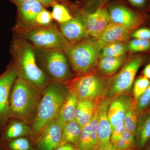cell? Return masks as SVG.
I'll use <instances>...</instances> for the list:
<instances>
[{
	"mask_svg": "<svg viewBox=\"0 0 150 150\" xmlns=\"http://www.w3.org/2000/svg\"><path fill=\"white\" fill-rule=\"evenodd\" d=\"M129 50L128 45L123 42L107 44L102 47L100 51V59L104 57H120L126 55Z\"/></svg>",
	"mask_w": 150,
	"mask_h": 150,
	"instance_id": "cell-25",
	"label": "cell"
},
{
	"mask_svg": "<svg viewBox=\"0 0 150 150\" xmlns=\"http://www.w3.org/2000/svg\"><path fill=\"white\" fill-rule=\"evenodd\" d=\"M81 130L79 124L74 119L66 123L63 127L62 138L59 146L71 143L76 146L79 139Z\"/></svg>",
	"mask_w": 150,
	"mask_h": 150,
	"instance_id": "cell-24",
	"label": "cell"
},
{
	"mask_svg": "<svg viewBox=\"0 0 150 150\" xmlns=\"http://www.w3.org/2000/svg\"><path fill=\"white\" fill-rule=\"evenodd\" d=\"M52 19L51 13L43 8L38 14L35 23L36 25L46 26L52 23Z\"/></svg>",
	"mask_w": 150,
	"mask_h": 150,
	"instance_id": "cell-34",
	"label": "cell"
},
{
	"mask_svg": "<svg viewBox=\"0 0 150 150\" xmlns=\"http://www.w3.org/2000/svg\"><path fill=\"white\" fill-rule=\"evenodd\" d=\"M125 131L126 129L123 122L116 125L113 128L112 130L110 138V142L112 144H115V142L120 139Z\"/></svg>",
	"mask_w": 150,
	"mask_h": 150,
	"instance_id": "cell-35",
	"label": "cell"
},
{
	"mask_svg": "<svg viewBox=\"0 0 150 150\" xmlns=\"http://www.w3.org/2000/svg\"><path fill=\"white\" fill-rule=\"evenodd\" d=\"M98 102L91 100H78L75 110L74 120L82 129L91 120Z\"/></svg>",
	"mask_w": 150,
	"mask_h": 150,
	"instance_id": "cell-21",
	"label": "cell"
},
{
	"mask_svg": "<svg viewBox=\"0 0 150 150\" xmlns=\"http://www.w3.org/2000/svg\"><path fill=\"white\" fill-rule=\"evenodd\" d=\"M133 32L131 30L110 21L100 35L94 38L103 47L107 44L115 42L124 43L129 40Z\"/></svg>",
	"mask_w": 150,
	"mask_h": 150,
	"instance_id": "cell-19",
	"label": "cell"
},
{
	"mask_svg": "<svg viewBox=\"0 0 150 150\" xmlns=\"http://www.w3.org/2000/svg\"><path fill=\"white\" fill-rule=\"evenodd\" d=\"M112 145L119 150H134L137 148L135 135L126 130L120 139Z\"/></svg>",
	"mask_w": 150,
	"mask_h": 150,
	"instance_id": "cell-29",
	"label": "cell"
},
{
	"mask_svg": "<svg viewBox=\"0 0 150 150\" xmlns=\"http://www.w3.org/2000/svg\"><path fill=\"white\" fill-rule=\"evenodd\" d=\"M98 116V109L97 105L91 120L82 129L79 142L75 146V150L98 149V142L96 129Z\"/></svg>",
	"mask_w": 150,
	"mask_h": 150,
	"instance_id": "cell-18",
	"label": "cell"
},
{
	"mask_svg": "<svg viewBox=\"0 0 150 150\" xmlns=\"http://www.w3.org/2000/svg\"><path fill=\"white\" fill-rule=\"evenodd\" d=\"M126 55L120 57H104L99 59L97 66L98 74L104 76H110L124 65Z\"/></svg>",
	"mask_w": 150,
	"mask_h": 150,
	"instance_id": "cell-22",
	"label": "cell"
},
{
	"mask_svg": "<svg viewBox=\"0 0 150 150\" xmlns=\"http://www.w3.org/2000/svg\"><path fill=\"white\" fill-rule=\"evenodd\" d=\"M102 47L95 38H86L70 43L64 52L73 71L77 75L82 74L96 69Z\"/></svg>",
	"mask_w": 150,
	"mask_h": 150,
	"instance_id": "cell-4",
	"label": "cell"
},
{
	"mask_svg": "<svg viewBox=\"0 0 150 150\" xmlns=\"http://www.w3.org/2000/svg\"><path fill=\"white\" fill-rule=\"evenodd\" d=\"M112 78L92 72L77 75L65 83L69 91L75 93L79 100L99 101L108 94Z\"/></svg>",
	"mask_w": 150,
	"mask_h": 150,
	"instance_id": "cell-5",
	"label": "cell"
},
{
	"mask_svg": "<svg viewBox=\"0 0 150 150\" xmlns=\"http://www.w3.org/2000/svg\"><path fill=\"white\" fill-rule=\"evenodd\" d=\"M135 137L137 148L143 149L150 139V110L142 112L139 116Z\"/></svg>",
	"mask_w": 150,
	"mask_h": 150,
	"instance_id": "cell-20",
	"label": "cell"
},
{
	"mask_svg": "<svg viewBox=\"0 0 150 150\" xmlns=\"http://www.w3.org/2000/svg\"><path fill=\"white\" fill-rule=\"evenodd\" d=\"M69 94V89L63 83L51 81L44 88L36 115L31 125L33 137H36L56 118Z\"/></svg>",
	"mask_w": 150,
	"mask_h": 150,
	"instance_id": "cell-3",
	"label": "cell"
},
{
	"mask_svg": "<svg viewBox=\"0 0 150 150\" xmlns=\"http://www.w3.org/2000/svg\"><path fill=\"white\" fill-rule=\"evenodd\" d=\"M143 74L144 76L150 79V64H148L145 67Z\"/></svg>",
	"mask_w": 150,
	"mask_h": 150,
	"instance_id": "cell-40",
	"label": "cell"
},
{
	"mask_svg": "<svg viewBox=\"0 0 150 150\" xmlns=\"http://www.w3.org/2000/svg\"><path fill=\"white\" fill-rule=\"evenodd\" d=\"M0 150H3L2 149H1V148H0Z\"/></svg>",
	"mask_w": 150,
	"mask_h": 150,
	"instance_id": "cell-44",
	"label": "cell"
},
{
	"mask_svg": "<svg viewBox=\"0 0 150 150\" xmlns=\"http://www.w3.org/2000/svg\"><path fill=\"white\" fill-rule=\"evenodd\" d=\"M139 115L136 107V102L135 101L126 113L123 122L126 131L131 132L134 135Z\"/></svg>",
	"mask_w": 150,
	"mask_h": 150,
	"instance_id": "cell-28",
	"label": "cell"
},
{
	"mask_svg": "<svg viewBox=\"0 0 150 150\" xmlns=\"http://www.w3.org/2000/svg\"><path fill=\"white\" fill-rule=\"evenodd\" d=\"M110 21L134 31L146 21L144 13L129 8L117 3H110L107 6Z\"/></svg>",
	"mask_w": 150,
	"mask_h": 150,
	"instance_id": "cell-9",
	"label": "cell"
},
{
	"mask_svg": "<svg viewBox=\"0 0 150 150\" xmlns=\"http://www.w3.org/2000/svg\"><path fill=\"white\" fill-rule=\"evenodd\" d=\"M10 1L14 4L17 6H18L21 5L22 4L28 0H10Z\"/></svg>",
	"mask_w": 150,
	"mask_h": 150,
	"instance_id": "cell-42",
	"label": "cell"
},
{
	"mask_svg": "<svg viewBox=\"0 0 150 150\" xmlns=\"http://www.w3.org/2000/svg\"><path fill=\"white\" fill-rule=\"evenodd\" d=\"M54 150H75V145L71 143H67L60 145Z\"/></svg>",
	"mask_w": 150,
	"mask_h": 150,
	"instance_id": "cell-39",
	"label": "cell"
},
{
	"mask_svg": "<svg viewBox=\"0 0 150 150\" xmlns=\"http://www.w3.org/2000/svg\"><path fill=\"white\" fill-rule=\"evenodd\" d=\"M0 148L3 150H32L31 142L26 137H20L11 140L2 145Z\"/></svg>",
	"mask_w": 150,
	"mask_h": 150,
	"instance_id": "cell-26",
	"label": "cell"
},
{
	"mask_svg": "<svg viewBox=\"0 0 150 150\" xmlns=\"http://www.w3.org/2000/svg\"><path fill=\"white\" fill-rule=\"evenodd\" d=\"M150 83L149 79L144 76L138 78L135 81L133 88V93L135 102H137L142 96L149 85Z\"/></svg>",
	"mask_w": 150,
	"mask_h": 150,
	"instance_id": "cell-30",
	"label": "cell"
},
{
	"mask_svg": "<svg viewBox=\"0 0 150 150\" xmlns=\"http://www.w3.org/2000/svg\"><path fill=\"white\" fill-rule=\"evenodd\" d=\"M97 150H119L114 147V146L112 144V143L110 144L101 147L99 148Z\"/></svg>",
	"mask_w": 150,
	"mask_h": 150,
	"instance_id": "cell-41",
	"label": "cell"
},
{
	"mask_svg": "<svg viewBox=\"0 0 150 150\" xmlns=\"http://www.w3.org/2000/svg\"><path fill=\"white\" fill-rule=\"evenodd\" d=\"M146 60L145 55L139 54L124 65L119 72L112 77L108 89L109 97L128 94L131 91L137 73Z\"/></svg>",
	"mask_w": 150,
	"mask_h": 150,
	"instance_id": "cell-8",
	"label": "cell"
},
{
	"mask_svg": "<svg viewBox=\"0 0 150 150\" xmlns=\"http://www.w3.org/2000/svg\"><path fill=\"white\" fill-rule=\"evenodd\" d=\"M111 99V98L109 97H105L98 103V116L96 133L98 149L111 144L110 138L112 129L108 117V109Z\"/></svg>",
	"mask_w": 150,
	"mask_h": 150,
	"instance_id": "cell-13",
	"label": "cell"
},
{
	"mask_svg": "<svg viewBox=\"0 0 150 150\" xmlns=\"http://www.w3.org/2000/svg\"><path fill=\"white\" fill-rule=\"evenodd\" d=\"M35 54L38 64L51 81L65 83L71 79L69 64L64 51L35 48Z\"/></svg>",
	"mask_w": 150,
	"mask_h": 150,
	"instance_id": "cell-7",
	"label": "cell"
},
{
	"mask_svg": "<svg viewBox=\"0 0 150 150\" xmlns=\"http://www.w3.org/2000/svg\"><path fill=\"white\" fill-rule=\"evenodd\" d=\"M43 88L17 77L12 86L9 97L10 118L20 119L31 126Z\"/></svg>",
	"mask_w": 150,
	"mask_h": 150,
	"instance_id": "cell-1",
	"label": "cell"
},
{
	"mask_svg": "<svg viewBox=\"0 0 150 150\" xmlns=\"http://www.w3.org/2000/svg\"><path fill=\"white\" fill-rule=\"evenodd\" d=\"M64 125L55 118L35 137L36 150H54L60 144Z\"/></svg>",
	"mask_w": 150,
	"mask_h": 150,
	"instance_id": "cell-11",
	"label": "cell"
},
{
	"mask_svg": "<svg viewBox=\"0 0 150 150\" xmlns=\"http://www.w3.org/2000/svg\"><path fill=\"white\" fill-rule=\"evenodd\" d=\"M128 46L132 52H146L150 51V40L134 38L129 42Z\"/></svg>",
	"mask_w": 150,
	"mask_h": 150,
	"instance_id": "cell-31",
	"label": "cell"
},
{
	"mask_svg": "<svg viewBox=\"0 0 150 150\" xmlns=\"http://www.w3.org/2000/svg\"><path fill=\"white\" fill-rule=\"evenodd\" d=\"M78 100L75 93L69 91V95L56 116L58 120L63 125L74 119L75 110Z\"/></svg>",
	"mask_w": 150,
	"mask_h": 150,
	"instance_id": "cell-23",
	"label": "cell"
},
{
	"mask_svg": "<svg viewBox=\"0 0 150 150\" xmlns=\"http://www.w3.org/2000/svg\"><path fill=\"white\" fill-rule=\"evenodd\" d=\"M18 77L13 64L0 75V131L10 118L9 97L13 85Z\"/></svg>",
	"mask_w": 150,
	"mask_h": 150,
	"instance_id": "cell-10",
	"label": "cell"
},
{
	"mask_svg": "<svg viewBox=\"0 0 150 150\" xmlns=\"http://www.w3.org/2000/svg\"><path fill=\"white\" fill-rule=\"evenodd\" d=\"M130 4L141 11H150V0H127Z\"/></svg>",
	"mask_w": 150,
	"mask_h": 150,
	"instance_id": "cell-37",
	"label": "cell"
},
{
	"mask_svg": "<svg viewBox=\"0 0 150 150\" xmlns=\"http://www.w3.org/2000/svg\"><path fill=\"white\" fill-rule=\"evenodd\" d=\"M11 51L18 77L41 88L51 81L38 64L35 47L27 40L16 36L12 44Z\"/></svg>",
	"mask_w": 150,
	"mask_h": 150,
	"instance_id": "cell-2",
	"label": "cell"
},
{
	"mask_svg": "<svg viewBox=\"0 0 150 150\" xmlns=\"http://www.w3.org/2000/svg\"><path fill=\"white\" fill-rule=\"evenodd\" d=\"M43 6L38 0H28L18 6V18L16 32L21 31L36 26L35 19Z\"/></svg>",
	"mask_w": 150,
	"mask_h": 150,
	"instance_id": "cell-12",
	"label": "cell"
},
{
	"mask_svg": "<svg viewBox=\"0 0 150 150\" xmlns=\"http://www.w3.org/2000/svg\"><path fill=\"white\" fill-rule=\"evenodd\" d=\"M131 37L134 38L150 40V28H137L131 33Z\"/></svg>",
	"mask_w": 150,
	"mask_h": 150,
	"instance_id": "cell-36",
	"label": "cell"
},
{
	"mask_svg": "<svg viewBox=\"0 0 150 150\" xmlns=\"http://www.w3.org/2000/svg\"><path fill=\"white\" fill-rule=\"evenodd\" d=\"M51 16L52 18L60 24L65 23L72 19L73 17L66 6L59 3H55L53 5Z\"/></svg>",
	"mask_w": 150,
	"mask_h": 150,
	"instance_id": "cell-27",
	"label": "cell"
},
{
	"mask_svg": "<svg viewBox=\"0 0 150 150\" xmlns=\"http://www.w3.org/2000/svg\"><path fill=\"white\" fill-rule=\"evenodd\" d=\"M146 150H150V147L149 148H148Z\"/></svg>",
	"mask_w": 150,
	"mask_h": 150,
	"instance_id": "cell-43",
	"label": "cell"
},
{
	"mask_svg": "<svg viewBox=\"0 0 150 150\" xmlns=\"http://www.w3.org/2000/svg\"><path fill=\"white\" fill-rule=\"evenodd\" d=\"M134 101L129 93L118 95L111 98L108 109V117L112 130L123 122L126 113Z\"/></svg>",
	"mask_w": 150,
	"mask_h": 150,
	"instance_id": "cell-14",
	"label": "cell"
},
{
	"mask_svg": "<svg viewBox=\"0 0 150 150\" xmlns=\"http://www.w3.org/2000/svg\"><path fill=\"white\" fill-rule=\"evenodd\" d=\"M16 36L27 40L37 49H56L64 51L70 43L55 25H36L16 32Z\"/></svg>",
	"mask_w": 150,
	"mask_h": 150,
	"instance_id": "cell-6",
	"label": "cell"
},
{
	"mask_svg": "<svg viewBox=\"0 0 150 150\" xmlns=\"http://www.w3.org/2000/svg\"><path fill=\"white\" fill-rule=\"evenodd\" d=\"M44 6L48 7L52 6L55 3H59L60 2H66L68 0H38Z\"/></svg>",
	"mask_w": 150,
	"mask_h": 150,
	"instance_id": "cell-38",
	"label": "cell"
},
{
	"mask_svg": "<svg viewBox=\"0 0 150 150\" xmlns=\"http://www.w3.org/2000/svg\"><path fill=\"white\" fill-rule=\"evenodd\" d=\"M0 145L11 140L32 135V127L24 121L10 118L3 126L0 131Z\"/></svg>",
	"mask_w": 150,
	"mask_h": 150,
	"instance_id": "cell-17",
	"label": "cell"
},
{
	"mask_svg": "<svg viewBox=\"0 0 150 150\" xmlns=\"http://www.w3.org/2000/svg\"><path fill=\"white\" fill-rule=\"evenodd\" d=\"M81 13L85 19L89 34L92 38L98 37L110 22L109 13L105 6L92 12L82 10Z\"/></svg>",
	"mask_w": 150,
	"mask_h": 150,
	"instance_id": "cell-15",
	"label": "cell"
},
{
	"mask_svg": "<svg viewBox=\"0 0 150 150\" xmlns=\"http://www.w3.org/2000/svg\"><path fill=\"white\" fill-rule=\"evenodd\" d=\"M110 0H84V6L82 10L92 12L97 9L106 6Z\"/></svg>",
	"mask_w": 150,
	"mask_h": 150,
	"instance_id": "cell-33",
	"label": "cell"
},
{
	"mask_svg": "<svg viewBox=\"0 0 150 150\" xmlns=\"http://www.w3.org/2000/svg\"><path fill=\"white\" fill-rule=\"evenodd\" d=\"M150 106V83L146 91L136 102V107L139 114L146 110Z\"/></svg>",
	"mask_w": 150,
	"mask_h": 150,
	"instance_id": "cell-32",
	"label": "cell"
},
{
	"mask_svg": "<svg viewBox=\"0 0 150 150\" xmlns=\"http://www.w3.org/2000/svg\"><path fill=\"white\" fill-rule=\"evenodd\" d=\"M60 28L62 34L70 43H76L90 36L85 19L81 13L69 21L60 24Z\"/></svg>",
	"mask_w": 150,
	"mask_h": 150,
	"instance_id": "cell-16",
	"label": "cell"
}]
</instances>
